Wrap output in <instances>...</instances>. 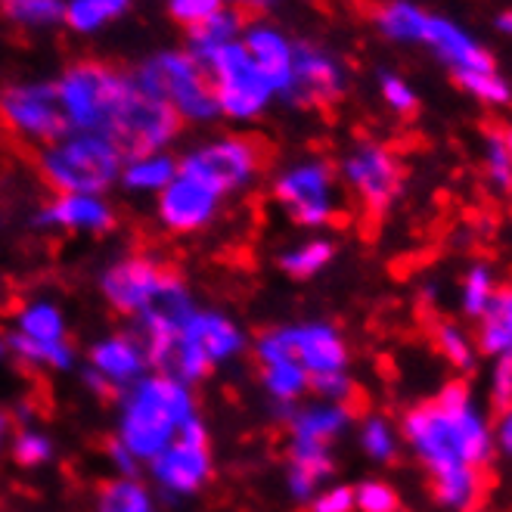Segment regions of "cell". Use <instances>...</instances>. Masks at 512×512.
I'll use <instances>...</instances> for the list:
<instances>
[{
	"label": "cell",
	"mask_w": 512,
	"mask_h": 512,
	"mask_svg": "<svg viewBox=\"0 0 512 512\" xmlns=\"http://www.w3.org/2000/svg\"><path fill=\"white\" fill-rule=\"evenodd\" d=\"M401 438L432 478L444 509L469 512L481 494V469L494 460V435L463 382H447L435 401L404 413Z\"/></svg>",
	"instance_id": "cell-1"
},
{
	"label": "cell",
	"mask_w": 512,
	"mask_h": 512,
	"mask_svg": "<svg viewBox=\"0 0 512 512\" xmlns=\"http://www.w3.org/2000/svg\"><path fill=\"white\" fill-rule=\"evenodd\" d=\"M115 404V441L137 460V466L153 463L177 432L199 416L193 388L159 370H149L140 382L125 388Z\"/></svg>",
	"instance_id": "cell-2"
},
{
	"label": "cell",
	"mask_w": 512,
	"mask_h": 512,
	"mask_svg": "<svg viewBox=\"0 0 512 512\" xmlns=\"http://www.w3.org/2000/svg\"><path fill=\"white\" fill-rule=\"evenodd\" d=\"M122 165V153L103 134L90 131H72L63 140L35 149L38 177L53 190V196H106L112 187H118Z\"/></svg>",
	"instance_id": "cell-3"
},
{
	"label": "cell",
	"mask_w": 512,
	"mask_h": 512,
	"mask_svg": "<svg viewBox=\"0 0 512 512\" xmlns=\"http://www.w3.org/2000/svg\"><path fill=\"white\" fill-rule=\"evenodd\" d=\"M249 348V339L233 317L215 308H196L171 342V351L159 373H168L184 385L196 388L218 367L230 364Z\"/></svg>",
	"instance_id": "cell-4"
},
{
	"label": "cell",
	"mask_w": 512,
	"mask_h": 512,
	"mask_svg": "<svg viewBox=\"0 0 512 512\" xmlns=\"http://www.w3.org/2000/svg\"><path fill=\"white\" fill-rule=\"evenodd\" d=\"M134 78L149 97L171 106L184 125H212L221 118L205 66L184 47L149 53L140 59Z\"/></svg>",
	"instance_id": "cell-5"
},
{
	"label": "cell",
	"mask_w": 512,
	"mask_h": 512,
	"mask_svg": "<svg viewBox=\"0 0 512 512\" xmlns=\"http://www.w3.org/2000/svg\"><path fill=\"white\" fill-rule=\"evenodd\" d=\"M137 87L134 72H125L103 59H78L56 78L59 100H63L72 131L106 134L118 109L125 106Z\"/></svg>",
	"instance_id": "cell-6"
},
{
	"label": "cell",
	"mask_w": 512,
	"mask_h": 512,
	"mask_svg": "<svg viewBox=\"0 0 512 512\" xmlns=\"http://www.w3.org/2000/svg\"><path fill=\"white\" fill-rule=\"evenodd\" d=\"M270 149L255 134H218L196 146H190L177 159L180 174H187L205 184L221 199L249 190L264 174Z\"/></svg>",
	"instance_id": "cell-7"
},
{
	"label": "cell",
	"mask_w": 512,
	"mask_h": 512,
	"mask_svg": "<svg viewBox=\"0 0 512 512\" xmlns=\"http://www.w3.org/2000/svg\"><path fill=\"white\" fill-rule=\"evenodd\" d=\"M270 196L292 224L323 230L339 215V174L326 159H301L274 177Z\"/></svg>",
	"instance_id": "cell-8"
},
{
	"label": "cell",
	"mask_w": 512,
	"mask_h": 512,
	"mask_svg": "<svg viewBox=\"0 0 512 512\" xmlns=\"http://www.w3.org/2000/svg\"><path fill=\"white\" fill-rule=\"evenodd\" d=\"M0 128L25 146H47L72 134L56 81H16L0 90Z\"/></svg>",
	"instance_id": "cell-9"
},
{
	"label": "cell",
	"mask_w": 512,
	"mask_h": 512,
	"mask_svg": "<svg viewBox=\"0 0 512 512\" xmlns=\"http://www.w3.org/2000/svg\"><path fill=\"white\" fill-rule=\"evenodd\" d=\"M205 72L212 81L218 112L227 122H258V118L274 106L277 94L258 72L243 41L221 47L212 59H205Z\"/></svg>",
	"instance_id": "cell-10"
},
{
	"label": "cell",
	"mask_w": 512,
	"mask_h": 512,
	"mask_svg": "<svg viewBox=\"0 0 512 512\" xmlns=\"http://www.w3.org/2000/svg\"><path fill=\"white\" fill-rule=\"evenodd\" d=\"M184 128L187 125L180 122V115L171 106L149 97L137 84L103 137L122 153V159H137L149 153H168L177 137L184 134Z\"/></svg>",
	"instance_id": "cell-11"
},
{
	"label": "cell",
	"mask_w": 512,
	"mask_h": 512,
	"mask_svg": "<svg viewBox=\"0 0 512 512\" xmlns=\"http://www.w3.org/2000/svg\"><path fill=\"white\" fill-rule=\"evenodd\" d=\"M146 472H149V481H153L168 500L196 497L215 475L212 438H208L202 416H193L162 454L146 466Z\"/></svg>",
	"instance_id": "cell-12"
},
{
	"label": "cell",
	"mask_w": 512,
	"mask_h": 512,
	"mask_svg": "<svg viewBox=\"0 0 512 512\" xmlns=\"http://www.w3.org/2000/svg\"><path fill=\"white\" fill-rule=\"evenodd\" d=\"M171 277L174 270L153 255H125L100 274V295L115 314L137 320L153 308V301L162 295Z\"/></svg>",
	"instance_id": "cell-13"
},
{
	"label": "cell",
	"mask_w": 512,
	"mask_h": 512,
	"mask_svg": "<svg viewBox=\"0 0 512 512\" xmlns=\"http://www.w3.org/2000/svg\"><path fill=\"white\" fill-rule=\"evenodd\" d=\"M339 177L373 215L388 212L404 190V168L382 143H357L342 156Z\"/></svg>",
	"instance_id": "cell-14"
},
{
	"label": "cell",
	"mask_w": 512,
	"mask_h": 512,
	"mask_svg": "<svg viewBox=\"0 0 512 512\" xmlns=\"http://www.w3.org/2000/svg\"><path fill=\"white\" fill-rule=\"evenodd\" d=\"M146 373H149L146 351L140 339L128 329V333H112L106 339H97L87 348L81 379L90 385V391L118 401V395L134 382H140Z\"/></svg>",
	"instance_id": "cell-15"
},
{
	"label": "cell",
	"mask_w": 512,
	"mask_h": 512,
	"mask_svg": "<svg viewBox=\"0 0 512 512\" xmlns=\"http://www.w3.org/2000/svg\"><path fill=\"white\" fill-rule=\"evenodd\" d=\"M345 87H348V75L333 53H326L314 41L292 44V87L283 97L289 106L298 109L329 106L345 97Z\"/></svg>",
	"instance_id": "cell-16"
},
{
	"label": "cell",
	"mask_w": 512,
	"mask_h": 512,
	"mask_svg": "<svg viewBox=\"0 0 512 512\" xmlns=\"http://www.w3.org/2000/svg\"><path fill=\"white\" fill-rule=\"evenodd\" d=\"M221 205L224 199L218 193L177 171V177L156 196V218L162 230L174 236H193L215 224V218L221 215Z\"/></svg>",
	"instance_id": "cell-17"
},
{
	"label": "cell",
	"mask_w": 512,
	"mask_h": 512,
	"mask_svg": "<svg viewBox=\"0 0 512 512\" xmlns=\"http://www.w3.org/2000/svg\"><path fill=\"white\" fill-rule=\"evenodd\" d=\"M277 333L289 351V357L305 370L308 376H323V373H345L348 370V345L342 333L333 323H286L277 326Z\"/></svg>",
	"instance_id": "cell-18"
},
{
	"label": "cell",
	"mask_w": 512,
	"mask_h": 512,
	"mask_svg": "<svg viewBox=\"0 0 512 512\" xmlns=\"http://www.w3.org/2000/svg\"><path fill=\"white\" fill-rule=\"evenodd\" d=\"M118 224L115 205L106 196H81V193H59L35 208L32 227L53 233H87L103 236Z\"/></svg>",
	"instance_id": "cell-19"
},
{
	"label": "cell",
	"mask_w": 512,
	"mask_h": 512,
	"mask_svg": "<svg viewBox=\"0 0 512 512\" xmlns=\"http://www.w3.org/2000/svg\"><path fill=\"white\" fill-rule=\"evenodd\" d=\"M239 41H243L246 53L252 56L258 72L267 78V84L274 87L277 100H283L292 87V44L295 41L264 19H252Z\"/></svg>",
	"instance_id": "cell-20"
},
{
	"label": "cell",
	"mask_w": 512,
	"mask_h": 512,
	"mask_svg": "<svg viewBox=\"0 0 512 512\" xmlns=\"http://www.w3.org/2000/svg\"><path fill=\"white\" fill-rule=\"evenodd\" d=\"M283 423H286L289 441H308V444L333 447V441L351 429L354 410H351V404H333V401L305 404L301 401L283 416Z\"/></svg>",
	"instance_id": "cell-21"
},
{
	"label": "cell",
	"mask_w": 512,
	"mask_h": 512,
	"mask_svg": "<svg viewBox=\"0 0 512 512\" xmlns=\"http://www.w3.org/2000/svg\"><path fill=\"white\" fill-rule=\"evenodd\" d=\"M333 475H336L333 447L308 444V441H289L286 488H289V497L295 503H311Z\"/></svg>",
	"instance_id": "cell-22"
},
{
	"label": "cell",
	"mask_w": 512,
	"mask_h": 512,
	"mask_svg": "<svg viewBox=\"0 0 512 512\" xmlns=\"http://www.w3.org/2000/svg\"><path fill=\"white\" fill-rule=\"evenodd\" d=\"M423 44H429L438 53V59H444L454 72H497L491 53L481 47L472 35H466L457 22H450L444 16L429 13Z\"/></svg>",
	"instance_id": "cell-23"
},
{
	"label": "cell",
	"mask_w": 512,
	"mask_h": 512,
	"mask_svg": "<svg viewBox=\"0 0 512 512\" xmlns=\"http://www.w3.org/2000/svg\"><path fill=\"white\" fill-rule=\"evenodd\" d=\"M252 19L243 16L239 10H233L230 4L224 10H218L215 16H208L205 22H199L196 28H190L187 32V53L196 56L199 63H205V59H212L221 47L227 44H236L239 38H243L246 32V25Z\"/></svg>",
	"instance_id": "cell-24"
},
{
	"label": "cell",
	"mask_w": 512,
	"mask_h": 512,
	"mask_svg": "<svg viewBox=\"0 0 512 512\" xmlns=\"http://www.w3.org/2000/svg\"><path fill=\"white\" fill-rule=\"evenodd\" d=\"M258 376H261V388L277 404L280 416H286L295 404L305 401V395L311 391V376L292 357L264 360V364H258Z\"/></svg>",
	"instance_id": "cell-25"
},
{
	"label": "cell",
	"mask_w": 512,
	"mask_h": 512,
	"mask_svg": "<svg viewBox=\"0 0 512 512\" xmlns=\"http://www.w3.org/2000/svg\"><path fill=\"white\" fill-rule=\"evenodd\" d=\"M177 171H180L177 156L171 153H149V156L125 159L118 187L131 196H159L177 177Z\"/></svg>",
	"instance_id": "cell-26"
},
{
	"label": "cell",
	"mask_w": 512,
	"mask_h": 512,
	"mask_svg": "<svg viewBox=\"0 0 512 512\" xmlns=\"http://www.w3.org/2000/svg\"><path fill=\"white\" fill-rule=\"evenodd\" d=\"M475 351L488 357H512V286H497L488 311L478 320Z\"/></svg>",
	"instance_id": "cell-27"
},
{
	"label": "cell",
	"mask_w": 512,
	"mask_h": 512,
	"mask_svg": "<svg viewBox=\"0 0 512 512\" xmlns=\"http://www.w3.org/2000/svg\"><path fill=\"white\" fill-rule=\"evenodd\" d=\"M4 345L13 357H19L25 367H38V370H50V373H69L78 364V351L75 345L66 342H32L19 333H7Z\"/></svg>",
	"instance_id": "cell-28"
},
{
	"label": "cell",
	"mask_w": 512,
	"mask_h": 512,
	"mask_svg": "<svg viewBox=\"0 0 512 512\" xmlns=\"http://www.w3.org/2000/svg\"><path fill=\"white\" fill-rule=\"evenodd\" d=\"M429 13L419 10L410 0H388L376 10V28L398 44H423L426 41Z\"/></svg>",
	"instance_id": "cell-29"
},
{
	"label": "cell",
	"mask_w": 512,
	"mask_h": 512,
	"mask_svg": "<svg viewBox=\"0 0 512 512\" xmlns=\"http://www.w3.org/2000/svg\"><path fill=\"white\" fill-rule=\"evenodd\" d=\"M13 333L32 339V342H66L69 329H66V317L53 301L38 298V301H25L16 314V326Z\"/></svg>",
	"instance_id": "cell-30"
},
{
	"label": "cell",
	"mask_w": 512,
	"mask_h": 512,
	"mask_svg": "<svg viewBox=\"0 0 512 512\" xmlns=\"http://www.w3.org/2000/svg\"><path fill=\"white\" fill-rule=\"evenodd\" d=\"M97 512H159L153 488H146L140 475H115L97 494Z\"/></svg>",
	"instance_id": "cell-31"
},
{
	"label": "cell",
	"mask_w": 512,
	"mask_h": 512,
	"mask_svg": "<svg viewBox=\"0 0 512 512\" xmlns=\"http://www.w3.org/2000/svg\"><path fill=\"white\" fill-rule=\"evenodd\" d=\"M333 261H336V243L326 236H311V239H305V243L286 249L277 258L280 270L292 280H311V277L323 274Z\"/></svg>",
	"instance_id": "cell-32"
},
{
	"label": "cell",
	"mask_w": 512,
	"mask_h": 512,
	"mask_svg": "<svg viewBox=\"0 0 512 512\" xmlns=\"http://www.w3.org/2000/svg\"><path fill=\"white\" fill-rule=\"evenodd\" d=\"M66 0H0V16L22 32H50L63 25Z\"/></svg>",
	"instance_id": "cell-33"
},
{
	"label": "cell",
	"mask_w": 512,
	"mask_h": 512,
	"mask_svg": "<svg viewBox=\"0 0 512 512\" xmlns=\"http://www.w3.org/2000/svg\"><path fill=\"white\" fill-rule=\"evenodd\" d=\"M10 454L22 469H41L53 460V438L38 426H16L10 438Z\"/></svg>",
	"instance_id": "cell-34"
},
{
	"label": "cell",
	"mask_w": 512,
	"mask_h": 512,
	"mask_svg": "<svg viewBox=\"0 0 512 512\" xmlns=\"http://www.w3.org/2000/svg\"><path fill=\"white\" fill-rule=\"evenodd\" d=\"M357 438H360V450H364V454L376 463H391L398 457L401 435L395 432V426H391L385 416H376V413L367 416L364 423H360Z\"/></svg>",
	"instance_id": "cell-35"
},
{
	"label": "cell",
	"mask_w": 512,
	"mask_h": 512,
	"mask_svg": "<svg viewBox=\"0 0 512 512\" xmlns=\"http://www.w3.org/2000/svg\"><path fill=\"white\" fill-rule=\"evenodd\" d=\"M494 292H497V283H494L491 267L488 264H472L466 270V277H463V298H460L463 314L472 317V320H481V314H485L488 305H491Z\"/></svg>",
	"instance_id": "cell-36"
},
{
	"label": "cell",
	"mask_w": 512,
	"mask_h": 512,
	"mask_svg": "<svg viewBox=\"0 0 512 512\" xmlns=\"http://www.w3.org/2000/svg\"><path fill=\"white\" fill-rule=\"evenodd\" d=\"M435 345H438V351L444 354L447 364H454L457 370H472V367H475L478 351H475L472 339L463 333V329H460L457 323H447V320L438 323V326H435Z\"/></svg>",
	"instance_id": "cell-37"
},
{
	"label": "cell",
	"mask_w": 512,
	"mask_h": 512,
	"mask_svg": "<svg viewBox=\"0 0 512 512\" xmlns=\"http://www.w3.org/2000/svg\"><path fill=\"white\" fill-rule=\"evenodd\" d=\"M457 84L472 94L481 103H491V106H503L512 100V90L509 84L497 75V72H454Z\"/></svg>",
	"instance_id": "cell-38"
},
{
	"label": "cell",
	"mask_w": 512,
	"mask_h": 512,
	"mask_svg": "<svg viewBox=\"0 0 512 512\" xmlns=\"http://www.w3.org/2000/svg\"><path fill=\"white\" fill-rule=\"evenodd\" d=\"M485 171L497 190H503V193L512 190V156H509L506 137L500 131L485 134Z\"/></svg>",
	"instance_id": "cell-39"
},
{
	"label": "cell",
	"mask_w": 512,
	"mask_h": 512,
	"mask_svg": "<svg viewBox=\"0 0 512 512\" xmlns=\"http://www.w3.org/2000/svg\"><path fill=\"white\" fill-rule=\"evenodd\" d=\"M109 25V16L94 4V0H66V10H63V28H69L72 35L90 38L103 32Z\"/></svg>",
	"instance_id": "cell-40"
},
{
	"label": "cell",
	"mask_w": 512,
	"mask_h": 512,
	"mask_svg": "<svg viewBox=\"0 0 512 512\" xmlns=\"http://www.w3.org/2000/svg\"><path fill=\"white\" fill-rule=\"evenodd\" d=\"M398 494L385 481H360L354 485V512H398Z\"/></svg>",
	"instance_id": "cell-41"
},
{
	"label": "cell",
	"mask_w": 512,
	"mask_h": 512,
	"mask_svg": "<svg viewBox=\"0 0 512 512\" xmlns=\"http://www.w3.org/2000/svg\"><path fill=\"white\" fill-rule=\"evenodd\" d=\"M227 7V0H168L165 10L168 16L180 25V28H196L199 22H205L208 16H215L218 10Z\"/></svg>",
	"instance_id": "cell-42"
},
{
	"label": "cell",
	"mask_w": 512,
	"mask_h": 512,
	"mask_svg": "<svg viewBox=\"0 0 512 512\" xmlns=\"http://www.w3.org/2000/svg\"><path fill=\"white\" fill-rule=\"evenodd\" d=\"M379 90H382V100L391 112H398V115H413L419 100L413 94V87L395 75V72H379Z\"/></svg>",
	"instance_id": "cell-43"
},
{
	"label": "cell",
	"mask_w": 512,
	"mask_h": 512,
	"mask_svg": "<svg viewBox=\"0 0 512 512\" xmlns=\"http://www.w3.org/2000/svg\"><path fill=\"white\" fill-rule=\"evenodd\" d=\"M311 391L317 395V401H333V404H348L354 395V382L345 373H323V376H311Z\"/></svg>",
	"instance_id": "cell-44"
},
{
	"label": "cell",
	"mask_w": 512,
	"mask_h": 512,
	"mask_svg": "<svg viewBox=\"0 0 512 512\" xmlns=\"http://www.w3.org/2000/svg\"><path fill=\"white\" fill-rule=\"evenodd\" d=\"M491 407L497 413L512 407V357H497L491 373Z\"/></svg>",
	"instance_id": "cell-45"
},
{
	"label": "cell",
	"mask_w": 512,
	"mask_h": 512,
	"mask_svg": "<svg viewBox=\"0 0 512 512\" xmlns=\"http://www.w3.org/2000/svg\"><path fill=\"white\" fill-rule=\"evenodd\" d=\"M308 506H311V512H354V488L329 485Z\"/></svg>",
	"instance_id": "cell-46"
},
{
	"label": "cell",
	"mask_w": 512,
	"mask_h": 512,
	"mask_svg": "<svg viewBox=\"0 0 512 512\" xmlns=\"http://www.w3.org/2000/svg\"><path fill=\"white\" fill-rule=\"evenodd\" d=\"M494 435V450H500L503 457H512V407L497 416V426L491 429Z\"/></svg>",
	"instance_id": "cell-47"
},
{
	"label": "cell",
	"mask_w": 512,
	"mask_h": 512,
	"mask_svg": "<svg viewBox=\"0 0 512 512\" xmlns=\"http://www.w3.org/2000/svg\"><path fill=\"white\" fill-rule=\"evenodd\" d=\"M227 4L233 7V10H239L243 16H249V19H261L264 13H270L274 10L280 0H227Z\"/></svg>",
	"instance_id": "cell-48"
},
{
	"label": "cell",
	"mask_w": 512,
	"mask_h": 512,
	"mask_svg": "<svg viewBox=\"0 0 512 512\" xmlns=\"http://www.w3.org/2000/svg\"><path fill=\"white\" fill-rule=\"evenodd\" d=\"M94 4L109 16V22H115V19H122L131 10L134 0H94Z\"/></svg>",
	"instance_id": "cell-49"
},
{
	"label": "cell",
	"mask_w": 512,
	"mask_h": 512,
	"mask_svg": "<svg viewBox=\"0 0 512 512\" xmlns=\"http://www.w3.org/2000/svg\"><path fill=\"white\" fill-rule=\"evenodd\" d=\"M13 416L10 413H4L0 410V454H4V450L10 447V438H13Z\"/></svg>",
	"instance_id": "cell-50"
},
{
	"label": "cell",
	"mask_w": 512,
	"mask_h": 512,
	"mask_svg": "<svg viewBox=\"0 0 512 512\" xmlns=\"http://www.w3.org/2000/svg\"><path fill=\"white\" fill-rule=\"evenodd\" d=\"M497 28H500V32H506V35H512V10L497 19Z\"/></svg>",
	"instance_id": "cell-51"
},
{
	"label": "cell",
	"mask_w": 512,
	"mask_h": 512,
	"mask_svg": "<svg viewBox=\"0 0 512 512\" xmlns=\"http://www.w3.org/2000/svg\"><path fill=\"white\" fill-rule=\"evenodd\" d=\"M503 137H506V146H509V156H512V128H509V131H506Z\"/></svg>",
	"instance_id": "cell-52"
},
{
	"label": "cell",
	"mask_w": 512,
	"mask_h": 512,
	"mask_svg": "<svg viewBox=\"0 0 512 512\" xmlns=\"http://www.w3.org/2000/svg\"><path fill=\"white\" fill-rule=\"evenodd\" d=\"M4 221H7V212H4V208H0V227H4Z\"/></svg>",
	"instance_id": "cell-53"
},
{
	"label": "cell",
	"mask_w": 512,
	"mask_h": 512,
	"mask_svg": "<svg viewBox=\"0 0 512 512\" xmlns=\"http://www.w3.org/2000/svg\"><path fill=\"white\" fill-rule=\"evenodd\" d=\"M7 354V345H4V339H0V357H4Z\"/></svg>",
	"instance_id": "cell-54"
}]
</instances>
